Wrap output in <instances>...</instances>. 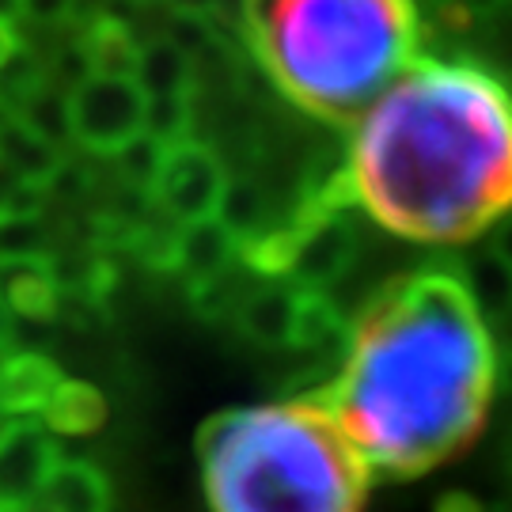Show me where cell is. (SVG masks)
<instances>
[{"instance_id":"cb8c5ba5","label":"cell","mask_w":512,"mask_h":512,"mask_svg":"<svg viewBox=\"0 0 512 512\" xmlns=\"http://www.w3.org/2000/svg\"><path fill=\"white\" fill-rule=\"evenodd\" d=\"M0 512H8V509H0Z\"/></svg>"},{"instance_id":"8fae6325","label":"cell","mask_w":512,"mask_h":512,"mask_svg":"<svg viewBox=\"0 0 512 512\" xmlns=\"http://www.w3.org/2000/svg\"><path fill=\"white\" fill-rule=\"evenodd\" d=\"M61 372L42 353H4L0 361V418H35Z\"/></svg>"},{"instance_id":"3957f363","label":"cell","mask_w":512,"mask_h":512,"mask_svg":"<svg viewBox=\"0 0 512 512\" xmlns=\"http://www.w3.org/2000/svg\"><path fill=\"white\" fill-rule=\"evenodd\" d=\"M213 512H361L368 463L327 403L224 410L198 437Z\"/></svg>"},{"instance_id":"7c38bea8","label":"cell","mask_w":512,"mask_h":512,"mask_svg":"<svg viewBox=\"0 0 512 512\" xmlns=\"http://www.w3.org/2000/svg\"><path fill=\"white\" fill-rule=\"evenodd\" d=\"M61 148L50 145L46 137H38L35 129H27L16 114L0 122V171L8 179H16L23 186L46 190L61 175Z\"/></svg>"},{"instance_id":"6da1fadb","label":"cell","mask_w":512,"mask_h":512,"mask_svg":"<svg viewBox=\"0 0 512 512\" xmlns=\"http://www.w3.org/2000/svg\"><path fill=\"white\" fill-rule=\"evenodd\" d=\"M494 380V338L456 270H425L357 319L323 403L368 471L410 478L478 437Z\"/></svg>"},{"instance_id":"52a82bcc","label":"cell","mask_w":512,"mask_h":512,"mask_svg":"<svg viewBox=\"0 0 512 512\" xmlns=\"http://www.w3.org/2000/svg\"><path fill=\"white\" fill-rule=\"evenodd\" d=\"M61 459L54 433L35 418H8L0 425V509L16 512L38 497Z\"/></svg>"},{"instance_id":"30bf717a","label":"cell","mask_w":512,"mask_h":512,"mask_svg":"<svg viewBox=\"0 0 512 512\" xmlns=\"http://www.w3.org/2000/svg\"><path fill=\"white\" fill-rule=\"evenodd\" d=\"M61 281L46 255H0V304L12 315L46 319L57 311Z\"/></svg>"},{"instance_id":"7402d4cb","label":"cell","mask_w":512,"mask_h":512,"mask_svg":"<svg viewBox=\"0 0 512 512\" xmlns=\"http://www.w3.org/2000/svg\"><path fill=\"white\" fill-rule=\"evenodd\" d=\"M437 512H486V509H482V501H478L475 494L452 490V494H444L437 501Z\"/></svg>"},{"instance_id":"e0dca14e","label":"cell","mask_w":512,"mask_h":512,"mask_svg":"<svg viewBox=\"0 0 512 512\" xmlns=\"http://www.w3.org/2000/svg\"><path fill=\"white\" fill-rule=\"evenodd\" d=\"M137 50H141L137 38L129 35L118 19H95L80 46L88 73H133Z\"/></svg>"},{"instance_id":"ba28073f","label":"cell","mask_w":512,"mask_h":512,"mask_svg":"<svg viewBox=\"0 0 512 512\" xmlns=\"http://www.w3.org/2000/svg\"><path fill=\"white\" fill-rule=\"evenodd\" d=\"M236 255H239L236 236L217 217H205V220H194V224H179L171 270L186 274V281L194 289H202V285L220 281V277L228 274V266H232Z\"/></svg>"},{"instance_id":"603a6c76","label":"cell","mask_w":512,"mask_h":512,"mask_svg":"<svg viewBox=\"0 0 512 512\" xmlns=\"http://www.w3.org/2000/svg\"><path fill=\"white\" fill-rule=\"evenodd\" d=\"M16 31H12V23L8 19H0V69H4V61H8V54L16 50Z\"/></svg>"},{"instance_id":"d6986e66","label":"cell","mask_w":512,"mask_h":512,"mask_svg":"<svg viewBox=\"0 0 512 512\" xmlns=\"http://www.w3.org/2000/svg\"><path fill=\"white\" fill-rule=\"evenodd\" d=\"M164 156H167L164 141L141 129L133 141H126V145L114 152V164H118V171H122V179H126L129 186L152 190L156 175H160V164H164Z\"/></svg>"},{"instance_id":"ffe728a7","label":"cell","mask_w":512,"mask_h":512,"mask_svg":"<svg viewBox=\"0 0 512 512\" xmlns=\"http://www.w3.org/2000/svg\"><path fill=\"white\" fill-rule=\"evenodd\" d=\"M76 8V0H19V12L35 23H61Z\"/></svg>"},{"instance_id":"5b68a950","label":"cell","mask_w":512,"mask_h":512,"mask_svg":"<svg viewBox=\"0 0 512 512\" xmlns=\"http://www.w3.org/2000/svg\"><path fill=\"white\" fill-rule=\"evenodd\" d=\"M69 129L95 156H114L145 129V92L129 73H84L69 92Z\"/></svg>"},{"instance_id":"ac0fdd59","label":"cell","mask_w":512,"mask_h":512,"mask_svg":"<svg viewBox=\"0 0 512 512\" xmlns=\"http://www.w3.org/2000/svg\"><path fill=\"white\" fill-rule=\"evenodd\" d=\"M16 118L57 148L65 145V141H73V129H69V95H57L54 88H42L38 84L35 92L19 103Z\"/></svg>"},{"instance_id":"8992f818","label":"cell","mask_w":512,"mask_h":512,"mask_svg":"<svg viewBox=\"0 0 512 512\" xmlns=\"http://www.w3.org/2000/svg\"><path fill=\"white\" fill-rule=\"evenodd\" d=\"M224 190H228V171L220 164V156L186 137L167 145L160 175L148 194L171 224H194V220L217 217Z\"/></svg>"},{"instance_id":"44dd1931","label":"cell","mask_w":512,"mask_h":512,"mask_svg":"<svg viewBox=\"0 0 512 512\" xmlns=\"http://www.w3.org/2000/svg\"><path fill=\"white\" fill-rule=\"evenodd\" d=\"M490 228H494V243H490V247H494L497 255L512 266V209H509V213H501Z\"/></svg>"},{"instance_id":"9c48e42d","label":"cell","mask_w":512,"mask_h":512,"mask_svg":"<svg viewBox=\"0 0 512 512\" xmlns=\"http://www.w3.org/2000/svg\"><path fill=\"white\" fill-rule=\"evenodd\" d=\"M296 315H300V289H293L289 281H274V285H262L239 300L236 327L255 346L285 349L293 346Z\"/></svg>"},{"instance_id":"5bb4252c","label":"cell","mask_w":512,"mask_h":512,"mask_svg":"<svg viewBox=\"0 0 512 512\" xmlns=\"http://www.w3.org/2000/svg\"><path fill=\"white\" fill-rule=\"evenodd\" d=\"M38 497L54 512H110V482L88 459H57Z\"/></svg>"},{"instance_id":"277c9868","label":"cell","mask_w":512,"mask_h":512,"mask_svg":"<svg viewBox=\"0 0 512 512\" xmlns=\"http://www.w3.org/2000/svg\"><path fill=\"white\" fill-rule=\"evenodd\" d=\"M251 50L315 118H357L414 61V0H247Z\"/></svg>"},{"instance_id":"7a4b0ae2","label":"cell","mask_w":512,"mask_h":512,"mask_svg":"<svg viewBox=\"0 0 512 512\" xmlns=\"http://www.w3.org/2000/svg\"><path fill=\"white\" fill-rule=\"evenodd\" d=\"M349 202L418 243H467L512 209V95L463 61H410L361 114Z\"/></svg>"},{"instance_id":"4fadbf2b","label":"cell","mask_w":512,"mask_h":512,"mask_svg":"<svg viewBox=\"0 0 512 512\" xmlns=\"http://www.w3.org/2000/svg\"><path fill=\"white\" fill-rule=\"evenodd\" d=\"M456 277L463 285V293L471 296V304L478 308V315L490 319H512V266L497 255L494 247H478L459 258Z\"/></svg>"},{"instance_id":"2e32d148","label":"cell","mask_w":512,"mask_h":512,"mask_svg":"<svg viewBox=\"0 0 512 512\" xmlns=\"http://www.w3.org/2000/svg\"><path fill=\"white\" fill-rule=\"evenodd\" d=\"M129 76L137 80L145 99H152V95H190L194 65H190V54L183 46L164 38V42H148V46L137 50V61H133Z\"/></svg>"},{"instance_id":"9a60e30c","label":"cell","mask_w":512,"mask_h":512,"mask_svg":"<svg viewBox=\"0 0 512 512\" xmlns=\"http://www.w3.org/2000/svg\"><path fill=\"white\" fill-rule=\"evenodd\" d=\"M42 425L50 433L61 437H88L95 429H103L107 421V399L95 391L92 384H80V380H61L50 391L46 406L38 410Z\"/></svg>"}]
</instances>
